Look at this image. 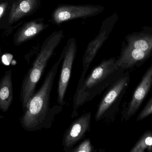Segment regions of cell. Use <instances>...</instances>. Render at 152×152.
I'll return each instance as SVG.
<instances>
[{
	"instance_id": "obj_3",
	"label": "cell",
	"mask_w": 152,
	"mask_h": 152,
	"mask_svg": "<svg viewBox=\"0 0 152 152\" xmlns=\"http://www.w3.org/2000/svg\"><path fill=\"white\" fill-rule=\"evenodd\" d=\"M64 37L62 29L54 31L43 43L32 67L25 76L21 86L20 100L23 109L34 94L35 89L45 71L48 62Z\"/></svg>"
},
{
	"instance_id": "obj_2",
	"label": "cell",
	"mask_w": 152,
	"mask_h": 152,
	"mask_svg": "<svg viewBox=\"0 0 152 152\" xmlns=\"http://www.w3.org/2000/svg\"><path fill=\"white\" fill-rule=\"evenodd\" d=\"M115 58L104 59L96 66L86 77L80 79L73 101L72 117L77 115V110L91 101L112 84L121 75Z\"/></svg>"
},
{
	"instance_id": "obj_14",
	"label": "cell",
	"mask_w": 152,
	"mask_h": 152,
	"mask_svg": "<svg viewBox=\"0 0 152 152\" xmlns=\"http://www.w3.org/2000/svg\"><path fill=\"white\" fill-rule=\"evenodd\" d=\"M145 150L152 152V131L150 130L143 134L130 152H144Z\"/></svg>"
},
{
	"instance_id": "obj_18",
	"label": "cell",
	"mask_w": 152,
	"mask_h": 152,
	"mask_svg": "<svg viewBox=\"0 0 152 152\" xmlns=\"http://www.w3.org/2000/svg\"><path fill=\"white\" fill-rule=\"evenodd\" d=\"M7 5H8L7 3H2L0 4V19L3 15L5 10L7 8Z\"/></svg>"
},
{
	"instance_id": "obj_19",
	"label": "cell",
	"mask_w": 152,
	"mask_h": 152,
	"mask_svg": "<svg viewBox=\"0 0 152 152\" xmlns=\"http://www.w3.org/2000/svg\"><path fill=\"white\" fill-rule=\"evenodd\" d=\"M0 53H1V52H0Z\"/></svg>"
},
{
	"instance_id": "obj_11",
	"label": "cell",
	"mask_w": 152,
	"mask_h": 152,
	"mask_svg": "<svg viewBox=\"0 0 152 152\" xmlns=\"http://www.w3.org/2000/svg\"><path fill=\"white\" fill-rule=\"evenodd\" d=\"M40 0H16L12 6L9 18L10 23L15 22L37 9Z\"/></svg>"
},
{
	"instance_id": "obj_5",
	"label": "cell",
	"mask_w": 152,
	"mask_h": 152,
	"mask_svg": "<svg viewBox=\"0 0 152 152\" xmlns=\"http://www.w3.org/2000/svg\"><path fill=\"white\" fill-rule=\"evenodd\" d=\"M104 10V7L100 5L60 4L53 12L51 21L54 24L59 25L77 19L94 17L100 14Z\"/></svg>"
},
{
	"instance_id": "obj_4",
	"label": "cell",
	"mask_w": 152,
	"mask_h": 152,
	"mask_svg": "<svg viewBox=\"0 0 152 152\" xmlns=\"http://www.w3.org/2000/svg\"><path fill=\"white\" fill-rule=\"evenodd\" d=\"M129 81V75H121L106 89L98 104L95 116L96 121H112Z\"/></svg>"
},
{
	"instance_id": "obj_1",
	"label": "cell",
	"mask_w": 152,
	"mask_h": 152,
	"mask_svg": "<svg viewBox=\"0 0 152 152\" xmlns=\"http://www.w3.org/2000/svg\"><path fill=\"white\" fill-rule=\"evenodd\" d=\"M65 55L64 49L59 58L49 71L38 91L29 100L21 119L24 129L35 131L51 127L55 117L62 110L61 105L50 107L51 93L58 68Z\"/></svg>"
},
{
	"instance_id": "obj_9",
	"label": "cell",
	"mask_w": 152,
	"mask_h": 152,
	"mask_svg": "<svg viewBox=\"0 0 152 152\" xmlns=\"http://www.w3.org/2000/svg\"><path fill=\"white\" fill-rule=\"evenodd\" d=\"M152 85V64L145 72L133 94L122 118L127 120L136 114L145 99Z\"/></svg>"
},
{
	"instance_id": "obj_7",
	"label": "cell",
	"mask_w": 152,
	"mask_h": 152,
	"mask_svg": "<svg viewBox=\"0 0 152 152\" xmlns=\"http://www.w3.org/2000/svg\"><path fill=\"white\" fill-rule=\"evenodd\" d=\"M115 19V15H111L105 19L102 22L98 35L88 44L82 58L83 69L80 79L86 77L90 65L108 39L114 26Z\"/></svg>"
},
{
	"instance_id": "obj_16",
	"label": "cell",
	"mask_w": 152,
	"mask_h": 152,
	"mask_svg": "<svg viewBox=\"0 0 152 152\" xmlns=\"http://www.w3.org/2000/svg\"><path fill=\"white\" fill-rule=\"evenodd\" d=\"M94 151V148L91 141L90 139H87L75 146L70 152H92Z\"/></svg>"
},
{
	"instance_id": "obj_10",
	"label": "cell",
	"mask_w": 152,
	"mask_h": 152,
	"mask_svg": "<svg viewBox=\"0 0 152 152\" xmlns=\"http://www.w3.org/2000/svg\"><path fill=\"white\" fill-rule=\"evenodd\" d=\"M151 52L127 46L123 50L119 58L116 59V64L122 69L130 68L137 62L145 59Z\"/></svg>"
},
{
	"instance_id": "obj_15",
	"label": "cell",
	"mask_w": 152,
	"mask_h": 152,
	"mask_svg": "<svg viewBox=\"0 0 152 152\" xmlns=\"http://www.w3.org/2000/svg\"><path fill=\"white\" fill-rule=\"evenodd\" d=\"M128 46L145 51H151L152 50V37H144L134 41L130 40Z\"/></svg>"
},
{
	"instance_id": "obj_8",
	"label": "cell",
	"mask_w": 152,
	"mask_h": 152,
	"mask_svg": "<svg viewBox=\"0 0 152 152\" xmlns=\"http://www.w3.org/2000/svg\"><path fill=\"white\" fill-rule=\"evenodd\" d=\"M92 114L87 112L75 120L66 130L63 135L62 145L66 152H70L76 144L84 138L90 131Z\"/></svg>"
},
{
	"instance_id": "obj_13",
	"label": "cell",
	"mask_w": 152,
	"mask_h": 152,
	"mask_svg": "<svg viewBox=\"0 0 152 152\" xmlns=\"http://www.w3.org/2000/svg\"><path fill=\"white\" fill-rule=\"evenodd\" d=\"M48 26L49 24L45 22L44 18L30 21L27 23L19 33L16 39L17 43H21L37 35Z\"/></svg>"
},
{
	"instance_id": "obj_12",
	"label": "cell",
	"mask_w": 152,
	"mask_h": 152,
	"mask_svg": "<svg viewBox=\"0 0 152 152\" xmlns=\"http://www.w3.org/2000/svg\"><path fill=\"white\" fill-rule=\"evenodd\" d=\"M13 99L11 70L5 72L0 81V109L6 112L9 109Z\"/></svg>"
},
{
	"instance_id": "obj_6",
	"label": "cell",
	"mask_w": 152,
	"mask_h": 152,
	"mask_svg": "<svg viewBox=\"0 0 152 152\" xmlns=\"http://www.w3.org/2000/svg\"><path fill=\"white\" fill-rule=\"evenodd\" d=\"M63 49L65 51V55L62 60V67L58 84L57 98V102L59 105L62 106L66 104L65 95L77 51L75 38L72 37L69 39Z\"/></svg>"
},
{
	"instance_id": "obj_17",
	"label": "cell",
	"mask_w": 152,
	"mask_h": 152,
	"mask_svg": "<svg viewBox=\"0 0 152 152\" xmlns=\"http://www.w3.org/2000/svg\"><path fill=\"white\" fill-rule=\"evenodd\" d=\"M152 114V97L148 101L142 110L140 112L138 115L137 120V121H141L145 118L149 117Z\"/></svg>"
}]
</instances>
